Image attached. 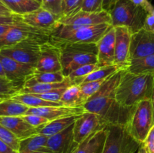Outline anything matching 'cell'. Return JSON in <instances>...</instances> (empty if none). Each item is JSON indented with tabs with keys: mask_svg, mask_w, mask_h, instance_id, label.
I'll return each instance as SVG.
<instances>
[{
	"mask_svg": "<svg viewBox=\"0 0 154 153\" xmlns=\"http://www.w3.org/2000/svg\"><path fill=\"white\" fill-rule=\"evenodd\" d=\"M126 70L121 69L108 78L83 106L86 111L102 117L108 124L128 126L136 106H124L115 98L116 90Z\"/></svg>",
	"mask_w": 154,
	"mask_h": 153,
	"instance_id": "obj_1",
	"label": "cell"
},
{
	"mask_svg": "<svg viewBox=\"0 0 154 153\" xmlns=\"http://www.w3.org/2000/svg\"><path fill=\"white\" fill-rule=\"evenodd\" d=\"M154 74L125 71L115 93L116 100L124 106H135L142 100H151Z\"/></svg>",
	"mask_w": 154,
	"mask_h": 153,
	"instance_id": "obj_2",
	"label": "cell"
},
{
	"mask_svg": "<svg viewBox=\"0 0 154 153\" xmlns=\"http://www.w3.org/2000/svg\"><path fill=\"white\" fill-rule=\"evenodd\" d=\"M110 23L92 26H68L57 23L52 29L49 40L52 44L96 43L112 27Z\"/></svg>",
	"mask_w": 154,
	"mask_h": 153,
	"instance_id": "obj_3",
	"label": "cell"
},
{
	"mask_svg": "<svg viewBox=\"0 0 154 153\" xmlns=\"http://www.w3.org/2000/svg\"><path fill=\"white\" fill-rule=\"evenodd\" d=\"M54 45L60 49L62 72L66 77L81 66L98 63L97 44L62 43Z\"/></svg>",
	"mask_w": 154,
	"mask_h": 153,
	"instance_id": "obj_4",
	"label": "cell"
},
{
	"mask_svg": "<svg viewBox=\"0 0 154 153\" xmlns=\"http://www.w3.org/2000/svg\"><path fill=\"white\" fill-rule=\"evenodd\" d=\"M114 27H127L132 34L144 28L148 14L131 0H118L109 12Z\"/></svg>",
	"mask_w": 154,
	"mask_h": 153,
	"instance_id": "obj_5",
	"label": "cell"
},
{
	"mask_svg": "<svg viewBox=\"0 0 154 153\" xmlns=\"http://www.w3.org/2000/svg\"><path fill=\"white\" fill-rule=\"evenodd\" d=\"M107 130L102 153H136L142 144L129 134L127 126L108 124Z\"/></svg>",
	"mask_w": 154,
	"mask_h": 153,
	"instance_id": "obj_6",
	"label": "cell"
},
{
	"mask_svg": "<svg viewBox=\"0 0 154 153\" xmlns=\"http://www.w3.org/2000/svg\"><path fill=\"white\" fill-rule=\"evenodd\" d=\"M49 39L50 38H29L16 44L1 50L0 54L19 62L36 67L40 54L41 45L48 41Z\"/></svg>",
	"mask_w": 154,
	"mask_h": 153,
	"instance_id": "obj_7",
	"label": "cell"
},
{
	"mask_svg": "<svg viewBox=\"0 0 154 153\" xmlns=\"http://www.w3.org/2000/svg\"><path fill=\"white\" fill-rule=\"evenodd\" d=\"M153 125V112L151 100H142L138 104L127 126L129 134L143 143Z\"/></svg>",
	"mask_w": 154,
	"mask_h": 153,
	"instance_id": "obj_8",
	"label": "cell"
},
{
	"mask_svg": "<svg viewBox=\"0 0 154 153\" xmlns=\"http://www.w3.org/2000/svg\"><path fill=\"white\" fill-rule=\"evenodd\" d=\"M51 31L39 29L28 26L19 20L2 37L0 38V50L29 38H50Z\"/></svg>",
	"mask_w": 154,
	"mask_h": 153,
	"instance_id": "obj_9",
	"label": "cell"
},
{
	"mask_svg": "<svg viewBox=\"0 0 154 153\" xmlns=\"http://www.w3.org/2000/svg\"><path fill=\"white\" fill-rule=\"evenodd\" d=\"M108 123L99 115L93 112H84L80 115L74 123V139L80 144L90 135L105 128Z\"/></svg>",
	"mask_w": 154,
	"mask_h": 153,
	"instance_id": "obj_10",
	"label": "cell"
},
{
	"mask_svg": "<svg viewBox=\"0 0 154 153\" xmlns=\"http://www.w3.org/2000/svg\"><path fill=\"white\" fill-rule=\"evenodd\" d=\"M58 22L68 26H92L101 23L111 24V17L110 14L105 10L99 12L78 10L61 16Z\"/></svg>",
	"mask_w": 154,
	"mask_h": 153,
	"instance_id": "obj_11",
	"label": "cell"
},
{
	"mask_svg": "<svg viewBox=\"0 0 154 153\" xmlns=\"http://www.w3.org/2000/svg\"><path fill=\"white\" fill-rule=\"evenodd\" d=\"M0 61L4 68L5 76L20 87L35 72L36 67L19 62L9 57L0 54Z\"/></svg>",
	"mask_w": 154,
	"mask_h": 153,
	"instance_id": "obj_12",
	"label": "cell"
},
{
	"mask_svg": "<svg viewBox=\"0 0 154 153\" xmlns=\"http://www.w3.org/2000/svg\"><path fill=\"white\" fill-rule=\"evenodd\" d=\"M36 70L39 72L62 71L60 49L50 40L41 45Z\"/></svg>",
	"mask_w": 154,
	"mask_h": 153,
	"instance_id": "obj_13",
	"label": "cell"
},
{
	"mask_svg": "<svg viewBox=\"0 0 154 153\" xmlns=\"http://www.w3.org/2000/svg\"><path fill=\"white\" fill-rule=\"evenodd\" d=\"M115 28V53L114 64L120 69L126 70L129 62L131 38L132 33L127 27L117 26Z\"/></svg>",
	"mask_w": 154,
	"mask_h": 153,
	"instance_id": "obj_14",
	"label": "cell"
},
{
	"mask_svg": "<svg viewBox=\"0 0 154 153\" xmlns=\"http://www.w3.org/2000/svg\"><path fill=\"white\" fill-rule=\"evenodd\" d=\"M154 54V33L142 28L132 34L129 61Z\"/></svg>",
	"mask_w": 154,
	"mask_h": 153,
	"instance_id": "obj_15",
	"label": "cell"
},
{
	"mask_svg": "<svg viewBox=\"0 0 154 153\" xmlns=\"http://www.w3.org/2000/svg\"><path fill=\"white\" fill-rule=\"evenodd\" d=\"M74 124L63 131L49 136L46 146L52 153H72L77 148V143L74 139Z\"/></svg>",
	"mask_w": 154,
	"mask_h": 153,
	"instance_id": "obj_16",
	"label": "cell"
},
{
	"mask_svg": "<svg viewBox=\"0 0 154 153\" xmlns=\"http://www.w3.org/2000/svg\"><path fill=\"white\" fill-rule=\"evenodd\" d=\"M23 22L28 26L39 29L52 31L57 26L60 16L45 10L42 7L37 10L21 16Z\"/></svg>",
	"mask_w": 154,
	"mask_h": 153,
	"instance_id": "obj_17",
	"label": "cell"
},
{
	"mask_svg": "<svg viewBox=\"0 0 154 153\" xmlns=\"http://www.w3.org/2000/svg\"><path fill=\"white\" fill-rule=\"evenodd\" d=\"M98 64L100 67L115 65V28L111 27L98 41Z\"/></svg>",
	"mask_w": 154,
	"mask_h": 153,
	"instance_id": "obj_18",
	"label": "cell"
},
{
	"mask_svg": "<svg viewBox=\"0 0 154 153\" xmlns=\"http://www.w3.org/2000/svg\"><path fill=\"white\" fill-rule=\"evenodd\" d=\"M86 112L84 106H76L71 107L64 105L57 106H42V107H29L25 115L33 114L43 116L48 118L49 121L62 118V117L69 116L81 115Z\"/></svg>",
	"mask_w": 154,
	"mask_h": 153,
	"instance_id": "obj_19",
	"label": "cell"
},
{
	"mask_svg": "<svg viewBox=\"0 0 154 153\" xmlns=\"http://www.w3.org/2000/svg\"><path fill=\"white\" fill-rule=\"evenodd\" d=\"M0 124L12 132L20 140L38 134V129L26 122L22 116H2Z\"/></svg>",
	"mask_w": 154,
	"mask_h": 153,
	"instance_id": "obj_20",
	"label": "cell"
},
{
	"mask_svg": "<svg viewBox=\"0 0 154 153\" xmlns=\"http://www.w3.org/2000/svg\"><path fill=\"white\" fill-rule=\"evenodd\" d=\"M108 130L107 127L90 135L88 138L78 144L72 153H102Z\"/></svg>",
	"mask_w": 154,
	"mask_h": 153,
	"instance_id": "obj_21",
	"label": "cell"
},
{
	"mask_svg": "<svg viewBox=\"0 0 154 153\" xmlns=\"http://www.w3.org/2000/svg\"><path fill=\"white\" fill-rule=\"evenodd\" d=\"M74 84L75 83L69 77H66L63 82H54V83H40V82H34L30 80H26L19 93L43 94L57 88H68Z\"/></svg>",
	"mask_w": 154,
	"mask_h": 153,
	"instance_id": "obj_22",
	"label": "cell"
},
{
	"mask_svg": "<svg viewBox=\"0 0 154 153\" xmlns=\"http://www.w3.org/2000/svg\"><path fill=\"white\" fill-rule=\"evenodd\" d=\"M48 137L40 134L32 135L20 141L19 153H31L34 152H51L46 146Z\"/></svg>",
	"mask_w": 154,
	"mask_h": 153,
	"instance_id": "obj_23",
	"label": "cell"
},
{
	"mask_svg": "<svg viewBox=\"0 0 154 153\" xmlns=\"http://www.w3.org/2000/svg\"><path fill=\"white\" fill-rule=\"evenodd\" d=\"M79 116H69L50 121L48 124L38 129V133L48 137L57 134L73 124Z\"/></svg>",
	"mask_w": 154,
	"mask_h": 153,
	"instance_id": "obj_24",
	"label": "cell"
},
{
	"mask_svg": "<svg viewBox=\"0 0 154 153\" xmlns=\"http://www.w3.org/2000/svg\"><path fill=\"white\" fill-rule=\"evenodd\" d=\"M14 14L23 16L41 8L35 0H0Z\"/></svg>",
	"mask_w": 154,
	"mask_h": 153,
	"instance_id": "obj_25",
	"label": "cell"
},
{
	"mask_svg": "<svg viewBox=\"0 0 154 153\" xmlns=\"http://www.w3.org/2000/svg\"><path fill=\"white\" fill-rule=\"evenodd\" d=\"M126 71L135 74H154V54L130 60Z\"/></svg>",
	"mask_w": 154,
	"mask_h": 153,
	"instance_id": "obj_26",
	"label": "cell"
},
{
	"mask_svg": "<svg viewBox=\"0 0 154 153\" xmlns=\"http://www.w3.org/2000/svg\"><path fill=\"white\" fill-rule=\"evenodd\" d=\"M12 99L29 106V107H42V106H62L63 104L59 102L50 101L37 97L33 94L18 93L11 97Z\"/></svg>",
	"mask_w": 154,
	"mask_h": 153,
	"instance_id": "obj_27",
	"label": "cell"
},
{
	"mask_svg": "<svg viewBox=\"0 0 154 153\" xmlns=\"http://www.w3.org/2000/svg\"><path fill=\"white\" fill-rule=\"evenodd\" d=\"M29 106L14 100L11 98L0 101V117L21 116L25 115Z\"/></svg>",
	"mask_w": 154,
	"mask_h": 153,
	"instance_id": "obj_28",
	"label": "cell"
},
{
	"mask_svg": "<svg viewBox=\"0 0 154 153\" xmlns=\"http://www.w3.org/2000/svg\"><path fill=\"white\" fill-rule=\"evenodd\" d=\"M60 102L66 106H83L85 100L81 94L80 86L74 84L68 87L63 93Z\"/></svg>",
	"mask_w": 154,
	"mask_h": 153,
	"instance_id": "obj_29",
	"label": "cell"
},
{
	"mask_svg": "<svg viewBox=\"0 0 154 153\" xmlns=\"http://www.w3.org/2000/svg\"><path fill=\"white\" fill-rule=\"evenodd\" d=\"M66 76L63 75V72H39L35 70L34 74L27 80L40 83H54V82H63Z\"/></svg>",
	"mask_w": 154,
	"mask_h": 153,
	"instance_id": "obj_30",
	"label": "cell"
},
{
	"mask_svg": "<svg viewBox=\"0 0 154 153\" xmlns=\"http://www.w3.org/2000/svg\"><path fill=\"white\" fill-rule=\"evenodd\" d=\"M119 70H121V69H120L116 65L101 67L96 70H95V71L92 72L91 74L87 75L86 77H84L81 83H83V82H91V81L100 80H105L109 77V76H111V75L114 74H115L116 72L118 71Z\"/></svg>",
	"mask_w": 154,
	"mask_h": 153,
	"instance_id": "obj_31",
	"label": "cell"
},
{
	"mask_svg": "<svg viewBox=\"0 0 154 153\" xmlns=\"http://www.w3.org/2000/svg\"><path fill=\"white\" fill-rule=\"evenodd\" d=\"M101 68L99 64H89L78 68L72 71L67 77H69L75 85H80L84 77Z\"/></svg>",
	"mask_w": 154,
	"mask_h": 153,
	"instance_id": "obj_32",
	"label": "cell"
},
{
	"mask_svg": "<svg viewBox=\"0 0 154 153\" xmlns=\"http://www.w3.org/2000/svg\"><path fill=\"white\" fill-rule=\"evenodd\" d=\"M108 79V78H107ZM96 80V81H91V82H83V83L80 84V88H81V94H82L83 98H84L85 102L90 98V97L93 95L95 93L98 92L101 86L102 85L104 82L106 80Z\"/></svg>",
	"mask_w": 154,
	"mask_h": 153,
	"instance_id": "obj_33",
	"label": "cell"
},
{
	"mask_svg": "<svg viewBox=\"0 0 154 153\" xmlns=\"http://www.w3.org/2000/svg\"><path fill=\"white\" fill-rule=\"evenodd\" d=\"M41 7L61 17L63 15L64 0H42Z\"/></svg>",
	"mask_w": 154,
	"mask_h": 153,
	"instance_id": "obj_34",
	"label": "cell"
},
{
	"mask_svg": "<svg viewBox=\"0 0 154 153\" xmlns=\"http://www.w3.org/2000/svg\"><path fill=\"white\" fill-rule=\"evenodd\" d=\"M22 87L11 81L6 76H0V94L14 95L18 94Z\"/></svg>",
	"mask_w": 154,
	"mask_h": 153,
	"instance_id": "obj_35",
	"label": "cell"
},
{
	"mask_svg": "<svg viewBox=\"0 0 154 153\" xmlns=\"http://www.w3.org/2000/svg\"><path fill=\"white\" fill-rule=\"evenodd\" d=\"M0 140L10 146L12 148L18 152L20 146V140L12 132L5 126L0 124Z\"/></svg>",
	"mask_w": 154,
	"mask_h": 153,
	"instance_id": "obj_36",
	"label": "cell"
},
{
	"mask_svg": "<svg viewBox=\"0 0 154 153\" xmlns=\"http://www.w3.org/2000/svg\"><path fill=\"white\" fill-rule=\"evenodd\" d=\"M102 2L103 0H81L79 5L72 12L78 11V10H84L87 12L102 11L104 10L102 9Z\"/></svg>",
	"mask_w": 154,
	"mask_h": 153,
	"instance_id": "obj_37",
	"label": "cell"
},
{
	"mask_svg": "<svg viewBox=\"0 0 154 153\" xmlns=\"http://www.w3.org/2000/svg\"><path fill=\"white\" fill-rule=\"evenodd\" d=\"M21 116L29 124L37 129L41 128L50 122L48 118H45V117L38 115H33V114H28V115H23Z\"/></svg>",
	"mask_w": 154,
	"mask_h": 153,
	"instance_id": "obj_38",
	"label": "cell"
},
{
	"mask_svg": "<svg viewBox=\"0 0 154 153\" xmlns=\"http://www.w3.org/2000/svg\"><path fill=\"white\" fill-rule=\"evenodd\" d=\"M67 88H57V89L52 90L48 92L43 93V94H33L34 95L37 96V97L41 98L42 99H45L46 100H50V101H54V102H60V99H61L62 96H63V93L66 91Z\"/></svg>",
	"mask_w": 154,
	"mask_h": 153,
	"instance_id": "obj_39",
	"label": "cell"
},
{
	"mask_svg": "<svg viewBox=\"0 0 154 153\" xmlns=\"http://www.w3.org/2000/svg\"><path fill=\"white\" fill-rule=\"evenodd\" d=\"M142 144L145 147L147 152L154 153V124L152 126L151 129Z\"/></svg>",
	"mask_w": 154,
	"mask_h": 153,
	"instance_id": "obj_40",
	"label": "cell"
},
{
	"mask_svg": "<svg viewBox=\"0 0 154 153\" xmlns=\"http://www.w3.org/2000/svg\"><path fill=\"white\" fill-rule=\"evenodd\" d=\"M81 2V0H64V9H63V16H66L75 10L79 5Z\"/></svg>",
	"mask_w": 154,
	"mask_h": 153,
	"instance_id": "obj_41",
	"label": "cell"
},
{
	"mask_svg": "<svg viewBox=\"0 0 154 153\" xmlns=\"http://www.w3.org/2000/svg\"><path fill=\"white\" fill-rule=\"evenodd\" d=\"M20 18V16L13 15V16H2L0 15V25L5 24H14Z\"/></svg>",
	"mask_w": 154,
	"mask_h": 153,
	"instance_id": "obj_42",
	"label": "cell"
},
{
	"mask_svg": "<svg viewBox=\"0 0 154 153\" xmlns=\"http://www.w3.org/2000/svg\"><path fill=\"white\" fill-rule=\"evenodd\" d=\"M144 29L154 33V14H148L146 18L145 23L144 26Z\"/></svg>",
	"mask_w": 154,
	"mask_h": 153,
	"instance_id": "obj_43",
	"label": "cell"
},
{
	"mask_svg": "<svg viewBox=\"0 0 154 153\" xmlns=\"http://www.w3.org/2000/svg\"><path fill=\"white\" fill-rule=\"evenodd\" d=\"M0 153H19L17 151L12 148L10 146L0 140Z\"/></svg>",
	"mask_w": 154,
	"mask_h": 153,
	"instance_id": "obj_44",
	"label": "cell"
},
{
	"mask_svg": "<svg viewBox=\"0 0 154 153\" xmlns=\"http://www.w3.org/2000/svg\"><path fill=\"white\" fill-rule=\"evenodd\" d=\"M118 0H103L102 2V9L109 13L110 10L114 8Z\"/></svg>",
	"mask_w": 154,
	"mask_h": 153,
	"instance_id": "obj_45",
	"label": "cell"
},
{
	"mask_svg": "<svg viewBox=\"0 0 154 153\" xmlns=\"http://www.w3.org/2000/svg\"><path fill=\"white\" fill-rule=\"evenodd\" d=\"M0 15L2 16H13L14 14L1 1H0Z\"/></svg>",
	"mask_w": 154,
	"mask_h": 153,
	"instance_id": "obj_46",
	"label": "cell"
},
{
	"mask_svg": "<svg viewBox=\"0 0 154 153\" xmlns=\"http://www.w3.org/2000/svg\"><path fill=\"white\" fill-rule=\"evenodd\" d=\"M20 18H21V16H20ZM19 19V20H20ZM17 20V21H18ZM16 22H15V23H16ZM15 23H14V24H5V25H0V38L1 37H2L3 35H4L5 34L6 32H7L8 31L9 29H10L11 28L12 26H13L14 25Z\"/></svg>",
	"mask_w": 154,
	"mask_h": 153,
	"instance_id": "obj_47",
	"label": "cell"
},
{
	"mask_svg": "<svg viewBox=\"0 0 154 153\" xmlns=\"http://www.w3.org/2000/svg\"><path fill=\"white\" fill-rule=\"evenodd\" d=\"M11 97H12V96L9 95V94H0V101H1V100H6V99L11 98Z\"/></svg>",
	"mask_w": 154,
	"mask_h": 153,
	"instance_id": "obj_48",
	"label": "cell"
},
{
	"mask_svg": "<svg viewBox=\"0 0 154 153\" xmlns=\"http://www.w3.org/2000/svg\"><path fill=\"white\" fill-rule=\"evenodd\" d=\"M152 105H153V124H154V82L153 86V92H152V98H151Z\"/></svg>",
	"mask_w": 154,
	"mask_h": 153,
	"instance_id": "obj_49",
	"label": "cell"
},
{
	"mask_svg": "<svg viewBox=\"0 0 154 153\" xmlns=\"http://www.w3.org/2000/svg\"><path fill=\"white\" fill-rule=\"evenodd\" d=\"M138 153H148V152H147V150H146L145 147L143 146V144H141V146H140L139 149H138Z\"/></svg>",
	"mask_w": 154,
	"mask_h": 153,
	"instance_id": "obj_50",
	"label": "cell"
},
{
	"mask_svg": "<svg viewBox=\"0 0 154 153\" xmlns=\"http://www.w3.org/2000/svg\"><path fill=\"white\" fill-rule=\"evenodd\" d=\"M0 76H5V73L4 68H3L2 64L1 61H0Z\"/></svg>",
	"mask_w": 154,
	"mask_h": 153,
	"instance_id": "obj_51",
	"label": "cell"
},
{
	"mask_svg": "<svg viewBox=\"0 0 154 153\" xmlns=\"http://www.w3.org/2000/svg\"><path fill=\"white\" fill-rule=\"evenodd\" d=\"M31 153H52V152H34Z\"/></svg>",
	"mask_w": 154,
	"mask_h": 153,
	"instance_id": "obj_52",
	"label": "cell"
},
{
	"mask_svg": "<svg viewBox=\"0 0 154 153\" xmlns=\"http://www.w3.org/2000/svg\"><path fill=\"white\" fill-rule=\"evenodd\" d=\"M35 1H37V2H39V3H42V0H35Z\"/></svg>",
	"mask_w": 154,
	"mask_h": 153,
	"instance_id": "obj_53",
	"label": "cell"
},
{
	"mask_svg": "<svg viewBox=\"0 0 154 153\" xmlns=\"http://www.w3.org/2000/svg\"><path fill=\"white\" fill-rule=\"evenodd\" d=\"M153 14H154V10H153Z\"/></svg>",
	"mask_w": 154,
	"mask_h": 153,
	"instance_id": "obj_54",
	"label": "cell"
}]
</instances>
